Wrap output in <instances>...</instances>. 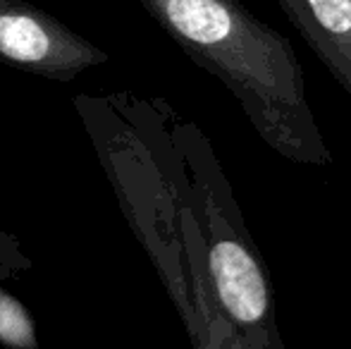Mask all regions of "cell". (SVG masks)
Segmentation results:
<instances>
[{"label":"cell","mask_w":351,"mask_h":349,"mask_svg":"<svg viewBox=\"0 0 351 349\" xmlns=\"http://www.w3.org/2000/svg\"><path fill=\"white\" fill-rule=\"evenodd\" d=\"M32 270V261L27 258V254L19 249V242L8 234L0 225V280L14 278L19 273Z\"/></svg>","instance_id":"52a82bcc"},{"label":"cell","mask_w":351,"mask_h":349,"mask_svg":"<svg viewBox=\"0 0 351 349\" xmlns=\"http://www.w3.org/2000/svg\"><path fill=\"white\" fill-rule=\"evenodd\" d=\"M182 225H184L186 263H189V275L194 282L191 299H194L196 309V328L191 337L196 342V349H241L234 328L227 321L225 311L220 309L215 292H213L208 265H206L204 237H201L199 220L191 208L184 210Z\"/></svg>","instance_id":"5b68a950"},{"label":"cell","mask_w":351,"mask_h":349,"mask_svg":"<svg viewBox=\"0 0 351 349\" xmlns=\"http://www.w3.org/2000/svg\"><path fill=\"white\" fill-rule=\"evenodd\" d=\"M306 46L351 96V0H278Z\"/></svg>","instance_id":"277c9868"},{"label":"cell","mask_w":351,"mask_h":349,"mask_svg":"<svg viewBox=\"0 0 351 349\" xmlns=\"http://www.w3.org/2000/svg\"><path fill=\"white\" fill-rule=\"evenodd\" d=\"M108 56L60 19L24 0H0V62L56 82H72Z\"/></svg>","instance_id":"3957f363"},{"label":"cell","mask_w":351,"mask_h":349,"mask_svg":"<svg viewBox=\"0 0 351 349\" xmlns=\"http://www.w3.org/2000/svg\"><path fill=\"white\" fill-rule=\"evenodd\" d=\"M0 342L12 349H38L36 326L19 299L0 289Z\"/></svg>","instance_id":"8992f818"},{"label":"cell","mask_w":351,"mask_h":349,"mask_svg":"<svg viewBox=\"0 0 351 349\" xmlns=\"http://www.w3.org/2000/svg\"><path fill=\"white\" fill-rule=\"evenodd\" d=\"M199 67L241 103L261 139L282 158L332 163L306 98L291 43L239 0H139Z\"/></svg>","instance_id":"6da1fadb"},{"label":"cell","mask_w":351,"mask_h":349,"mask_svg":"<svg viewBox=\"0 0 351 349\" xmlns=\"http://www.w3.org/2000/svg\"><path fill=\"white\" fill-rule=\"evenodd\" d=\"M189 151L194 165L191 208L204 237L217 304L234 328L241 349H285L275 321L273 287L254 239L241 223L230 184L199 132L189 141Z\"/></svg>","instance_id":"7a4b0ae2"}]
</instances>
